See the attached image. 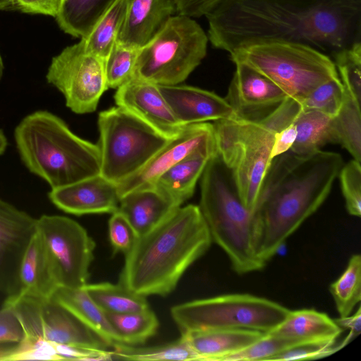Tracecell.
Returning a JSON list of instances; mask_svg holds the SVG:
<instances>
[{
    "label": "cell",
    "instance_id": "obj_1",
    "mask_svg": "<svg viewBox=\"0 0 361 361\" xmlns=\"http://www.w3.org/2000/svg\"><path fill=\"white\" fill-rule=\"evenodd\" d=\"M204 16L211 44L229 54L278 41L307 45L331 58L361 42V0H220Z\"/></svg>",
    "mask_w": 361,
    "mask_h": 361
},
{
    "label": "cell",
    "instance_id": "obj_2",
    "mask_svg": "<svg viewBox=\"0 0 361 361\" xmlns=\"http://www.w3.org/2000/svg\"><path fill=\"white\" fill-rule=\"evenodd\" d=\"M343 166L341 156L290 150L273 159L253 209L255 250L265 264L329 196Z\"/></svg>",
    "mask_w": 361,
    "mask_h": 361
},
{
    "label": "cell",
    "instance_id": "obj_3",
    "mask_svg": "<svg viewBox=\"0 0 361 361\" xmlns=\"http://www.w3.org/2000/svg\"><path fill=\"white\" fill-rule=\"evenodd\" d=\"M212 242L199 206L179 207L138 236L125 255L120 284L145 297L166 296Z\"/></svg>",
    "mask_w": 361,
    "mask_h": 361
},
{
    "label": "cell",
    "instance_id": "obj_4",
    "mask_svg": "<svg viewBox=\"0 0 361 361\" xmlns=\"http://www.w3.org/2000/svg\"><path fill=\"white\" fill-rule=\"evenodd\" d=\"M14 139L24 165L51 189L100 174L98 145L74 134L49 111L39 110L24 117L16 127Z\"/></svg>",
    "mask_w": 361,
    "mask_h": 361
},
{
    "label": "cell",
    "instance_id": "obj_5",
    "mask_svg": "<svg viewBox=\"0 0 361 361\" xmlns=\"http://www.w3.org/2000/svg\"><path fill=\"white\" fill-rule=\"evenodd\" d=\"M296 100L287 97L259 119L233 118L213 124L217 154L227 168L243 204L253 210L271 164L275 134L288 126L300 111Z\"/></svg>",
    "mask_w": 361,
    "mask_h": 361
},
{
    "label": "cell",
    "instance_id": "obj_6",
    "mask_svg": "<svg viewBox=\"0 0 361 361\" xmlns=\"http://www.w3.org/2000/svg\"><path fill=\"white\" fill-rule=\"evenodd\" d=\"M200 178L199 208L212 241L224 251L236 273L261 270L266 264L255 253L253 210L240 200L217 153L209 159Z\"/></svg>",
    "mask_w": 361,
    "mask_h": 361
},
{
    "label": "cell",
    "instance_id": "obj_7",
    "mask_svg": "<svg viewBox=\"0 0 361 361\" xmlns=\"http://www.w3.org/2000/svg\"><path fill=\"white\" fill-rule=\"evenodd\" d=\"M229 54L233 63L249 65L298 102L319 85L338 77L329 56L302 44L259 42Z\"/></svg>",
    "mask_w": 361,
    "mask_h": 361
},
{
    "label": "cell",
    "instance_id": "obj_8",
    "mask_svg": "<svg viewBox=\"0 0 361 361\" xmlns=\"http://www.w3.org/2000/svg\"><path fill=\"white\" fill-rule=\"evenodd\" d=\"M208 40L192 18L173 16L140 48L134 76L159 85H178L201 63L207 54Z\"/></svg>",
    "mask_w": 361,
    "mask_h": 361
},
{
    "label": "cell",
    "instance_id": "obj_9",
    "mask_svg": "<svg viewBox=\"0 0 361 361\" xmlns=\"http://www.w3.org/2000/svg\"><path fill=\"white\" fill-rule=\"evenodd\" d=\"M290 310L250 294H227L173 306L171 317L182 333L210 329H250L269 333Z\"/></svg>",
    "mask_w": 361,
    "mask_h": 361
},
{
    "label": "cell",
    "instance_id": "obj_10",
    "mask_svg": "<svg viewBox=\"0 0 361 361\" xmlns=\"http://www.w3.org/2000/svg\"><path fill=\"white\" fill-rule=\"evenodd\" d=\"M98 127L100 175L116 185L140 171L170 140L117 106L99 113Z\"/></svg>",
    "mask_w": 361,
    "mask_h": 361
},
{
    "label": "cell",
    "instance_id": "obj_11",
    "mask_svg": "<svg viewBox=\"0 0 361 361\" xmlns=\"http://www.w3.org/2000/svg\"><path fill=\"white\" fill-rule=\"evenodd\" d=\"M36 233L59 286L80 288L89 278L95 243L77 221L64 216L42 215Z\"/></svg>",
    "mask_w": 361,
    "mask_h": 361
},
{
    "label": "cell",
    "instance_id": "obj_12",
    "mask_svg": "<svg viewBox=\"0 0 361 361\" xmlns=\"http://www.w3.org/2000/svg\"><path fill=\"white\" fill-rule=\"evenodd\" d=\"M3 305L12 307L19 318L24 331L23 342L41 341L100 350L112 348L106 340L51 298L20 297L6 299Z\"/></svg>",
    "mask_w": 361,
    "mask_h": 361
},
{
    "label": "cell",
    "instance_id": "obj_13",
    "mask_svg": "<svg viewBox=\"0 0 361 361\" xmlns=\"http://www.w3.org/2000/svg\"><path fill=\"white\" fill-rule=\"evenodd\" d=\"M46 78L63 95L67 107L78 114L94 111L108 89L104 60L90 52L83 39L52 59Z\"/></svg>",
    "mask_w": 361,
    "mask_h": 361
},
{
    "label": "cell",
    "instance_id": "obj_14",
    "mask_svg": "<svg viewBox=\"0 0 361 361\" xmlns=\"http://www.w3.org/2000/svg\"><path fill=\"white\" fill-rule=\"evenodd\" d=\"M200 150L216 152L214 126L210 123L186 126L170 139L140 171L117 184L120 198L134 190L154 188L169 169Z\"/></svg>",
    "mask_w": 361,
    "mask_h": 361
},
{
    "label": "cell",
    "instance_id": "obj_15",
    "mask_svg": "<svg viewBox=\"0 0 361 361\" xmlns=\"http://www.w3.org/2000/svg\"><path fill=\"white\" fill-rule=\"evenodd\" d=\"M36 226L37 219L0 199V291L6 298L20 290V264Z\"/></svg>",
    "mask_w": 361,
    "mask_h": 361
},
{
    "label": "cell",
    "instance_id": "obj_16",
    "mask_svg": "<svg viewBox=\"0 0 361 361\" xmlns=\"http://www.w3.org/2000/svg\"><path fill=\"white\" fill-rule=\"evenodd\" d=\"M117 106L130 112L167 139L177 136L185 127L176 119L159 85L134 76L117 88Z\"/></svg>",
    "mask_w": 361,
    "mask_h": 361
},
{
    "label": "cell",
    "instance_id": "obj_17",
    "mask_svg": "<svg viewBox=\"0 0 361 361\" xmlns=\"http://www.w3.org/2000/svg\"><path fill=\"white\" fill-rule=\"evenodd\" d=\"M234 63L235 70L225 99L238 117L262 118L288 97L282 89L255 68L242 62Z\"/></svg>",
    "mask_w": 361,
    "mask_h": 361
},
{
    "label": "cell",
    "instance_id": "obj_18",
    "mask_svg": "<svg viewBox=\"0 0 361 361\" xmlns=\"http://www.w3.org/2000/svg\"><path fill=\"white\" fill-rule=\"evenodd\" d=\"M48 197L59 209L78 216L112 214L120 202L117 185L100 174L53 188Z\"/></svg>",
    "mask_w": 361,
    "mask_h": 361
},
{
    "label": "cell",
    "instance_id": "obj_19",
    "mask_svg": "<svg viewBox=\"0 0 361 361\" xmlns=\"http://www.w3.org/2000/svg\"><path fill=\"white\" fill-rule=\"evenodd\" d=\"M178 121L183 126L237 118L225 98L188 85H159Z\"/></svg>",
    "mask_w": 361,
    "mask_h": 361
},
{
    "label": "cell",
    "instance_id": "obj_20",
    "mask_svg": "<svg viewBox=\"0 0 361 361\" xmlns=\"http://www.w3.org/2000/svg\"><path fill=\"white\" fill-rule=\"evenodd\" d=\"M176 12V0H129L117 41L142 48Z\"/></svg>",
    "mask_w": 361,
    "mask_h": 361
},
{
    "label": "cell",
    "instance_id": "obj_21",
    "mask_svg": "<svg viewBox=\"0 0 361 361\" xmlns=\"http://www.w3.org/2000/svg\"><path fill=\"white\" fill-rule=\"evenodd\" d=\"M179 207L157 189L151 188L121 197L117 211L128 219L138 237L156 227Z\"/></svg>",
    "mask_w": 361,
    "mask_h": 361
},
{
    "label": "cell",
    "instance_id": "obj_22",
    "mask_svg": "<svg viewBox=\"0 0 361 361\" xmlns=\"http://www.w3.org/2000/svg\"><path fill=\"white\" fill-rule=\"evenodd\" d=\"M200 360L222 361L239 352L265 334L250 329H210L182 333Z\"/></svg>",
    "mask_w": 361,
    "mask_h": 361
},
{
    "label": "cell",
    "instance_id": "obj_23",
    "mask_svg": "<svg viewBox=\"0 0 361 361\" xmlns=\"http://www.w3.org/2000/svg\"><path fill=\"white\" fill-rule=\"evenodd\" d=\"M217 152L200 150L185 157L164 172L154 188L181 206L195 190L209 159Z\"/></svg>",
    "mask_w": 361,
    "mask_h": 361
},
{
    "label": "cell",
    "instance_id": "obj_24",
    "mask_svg": "<svg viewBox=\"0 0 361 361\" xmlns=\"http://www.w3.org/2000/svg\"><path fill=\"white\" fill-rule=\"evenodd\" d=\"M343 330L326 314L314 310H290L287 318L269 332L298 343L334 342Z\"/></svg>",
    "mask_w": 361,
    "mask_h": 361
},
{
    "label": "cell",
    "instance_id": "obj_25",
    "mask_svg": "<svg viewBox=\"0 0 361 361\" xmlns=\"http://www.w3.org/2000/svg\"><path fill=\"white\" fill-rule=\"evenodd\" d=\"M19 281L20 290L17 295L6 299L20 297L49 299L59 286L51 274L36 232L23 257Z\"/></svg>",
    "mask_w": 361,
    "mask_h": 361
},
{
    "label": "cell",
    "instance_id": "obj_26",
    "mask_svg": "<svg viewBox=\"0 0 361 361\" xmlns=\"http://www.w3.org/2000/svg\"><path fill=\"white\" fill-rule=\"evenodd\" d=\"M51 298L103 337L112 347L116 343H122L104 312L91 298L84 286L80 288L58 286Z\"/></svg>",
    "mask_w": 361,
    "mask_h": 361
},
{
    "label": "cell",
    "instance_id": "obj_27",
    "mask_svg": "<svg viewBox=\"0 0 361 361\" xmlns=\"http://www.w3.org/2000/svg\"><path fill=\"white\" fill-rule=\"evenodd\" d=\"M116 0H62L56 16L60 28L75 37H86Z\"/></svg>",
    "mask_w": 361,
    "mask_h": 361
},
{
    "label": "cell",
    "instance_id": "obj_28",
    "mask_svg": "<svg viewBox=\"0 0 361 361\" xmlns=\"http://www.w3.org/2000/svg\"><path fill=\"white\" fill-rule=\"evenodd\" d=\"M331 117L317 111H302L293 121L297 135L290 151L306 156L320 150L329 142L334 143Z\"/></svg>",
    "mask_w": 361,
    "mask_h": 361
},
{
    "label": "cell",
    "instance_id": "obj_29",
    "mask_svg": "<svg viewBox=\"0 0 361 361\" xmlns=\"http://www.w3.org/2000/svg\"><path fill=\"white\" fill-rule=\"evenodd\" d=\"M112 350V360L157 361V360H200L183 334L170 343L142 347L124 343H116Z\"/></svg>",
    "mask_w": 361,
    "mask_h": 361
},
{
    "label": "cell",
    "instance_id": "obj_30",
    "mask_svg": "<svg viewBox=\"0 0 361 361\" xmlns=\"http://www.w3.org/2000/svg\"><path fill=\"white\" fill-rule=\"evenodd\" d=\"M129 0H116L83 39L87 49L105 60L116 42L124 21Z\"/></svg>",
    "mask_w": 361,
    "mask_h": 361
},
{
    "label": "cell",
    "instance_id": "obj_31",
    "mask_svg": "<svg viewBox=\"0 0 361 361\" xmlns=\"http://www.w3.org/2000/svg\"><path fill=\"white\" fill-rule=\"evenodd\" d=\"M334 143L345 148L361 161V105L347 92L338 114L331 118Z\"/></svg>",
    "mask_w": 361,
    "mask_h": 361
},
{
    "label": "cell",
    "instance_id": "obj_32",
    "mask_svg": "<svg viewBox=\"0 0 361 361\" xmlns=\"http://www.w3.org/2000/svg\"><path fill=\"white\" fill-rule=\"evenodd\" d=\"M84 288L104 312L121 314L141 311L149 307L146 297L129 290L120 283H87Z\"/></svg>",
    "mask_w": 361,
    "mask_h": 361
},
{
    "label": "cell",
    "instance_id": "obj_33",
    "mask_svg": "<svg viewBox=\"0 0 361 361\" xmlns=\"http://www.w3.org/2000/svg\"><path fill=\"white\" fill-rule=\"evenodd\" d=\"M104 313L124 344L142 345L156 334L159 327L158 319L149 307L127 313Z\"/></svg>",
    "mask_w": 361,
    "mask_h": 361
},
{
    "label": "cell",
    "instance_id": "obj_34",
    "mask_svg": "<svg viewBox=\"0 0 361 361\" xmlns=\"http://www.w3.org/2000/svg\"><path fill=\"white\" fill-rule=\"evenodd\" d=\"M340 317L351 314L361 300V257L355 254L340 277L329 287Z\"/></svg>",
    "mask_w": 361,
    "mask_h": 361
},
{
    "label": "cell",
    "instance_id": "obj_35",
    "mask_svg": "<svg viewBox=\"0 0 361 361\" xmlns=\"http://www.w3.org/2000/svg\"><path fill=\"white\" fill-rule=\"evenodd\" d=\"M345 95L338 76L319 85L298 102L302 111H317L333 118L339 112Z\"/></svg>",
    "mask_w": 361,
    "mask_h": 361
},
{
    "label": "cell",
    "instance_id": "obj_36",
    "mask_svg": "<svg viewBox=\"0 0 361 361\" xmlns=\"http://www.w3.org/2000/svg\"><path fill=\"white\" fill-rule=\"evenodd\" d=\"M140 49L116 41L104 60L108 88L117 89L133 78Z\"/></svg>",
    "mask_w": 361,
    "mask_h": 361
},
{
    "label": "cell",
    "instance_id": "obj_37",
    "mask_svg": "<svg viewBox=\"0 0 361 361\" xmlns=\"http://www.w3.org/2000/svg\"><path fill=\"white\" fill-rule=\"evenodd\" d=\"M331 59L345 90L361 105V42L335 53Z\"/></svg>",
    "mask_w": 361,
    "mask_h": 361
},
{
    "label": "cell",
    "instance_id": "obj_38",
    "mask_svg": "<svg viewBox=\"0 0 361 361\" xmlns=\"http://www.w3.org/2000/svg\"><path fill=\"white\" fill-rule=\"evenodd\" d=\"M300 343L288 338L267 333L255 343L226 356L222 361L269 360L278 353Z\"/></svg>",
    "mask_w": 361,
    "mask_h": 361
},
{
    "label": "cell",
    "instance_id": "obj_39",
    "mask_svg": "<svg viewBox=\"0 0 361 361\" xmlns=\"http://www.w3.org/2000/svg\"><path fill=\"white\" fill-rule=\"evenodd\" d=\"M341 191L348 212L355 216H361V165L353 159L342 166L338 176Z\"/></svg>",
    "mask_w": 361,
    "mask_h": 361
},
{
    "label": "cell",
    "instance_id": "obj_40",
    "mask_svg": "<svg viewBox=\"0 0 361 361\" xmlns=\"http://www.w3.org/2000/svg\"><path fill=\"white\" fill-rule=\"evenodd\" d=\"M109 237L114 252L126 254L134 245L137 235L128 219L118 211L109 221Z\"/></svg>",
    "mask_w": 361,
    "mask_h": 361
},
{
    "label": "cell",
    "instance_id": "obj_41",
    "mask_svg": "<svg viewBox=\"0 0 361 361\" xmlns=\"http://www.w3.org/2000/svg\"><path fill=\"white\" fill-rule=\"evenodd\" d=\"M336 341L303 343L293 345L273 356L269 360H303L322 358L342 348L335 346Z\"/></svg>",
    "mask_w": 361,
    "mask_h": 361
},
{
    "label": "cell",
    "instance_id": "obj_42",
    "mask_svg": "<svg viewBox=\"0 0 361 361\" xmlns=\"http://www.w3.org/2000/svg\"><path fill=\"white\" fill-rule=\"evenodd\" d=\"M23 336V326L13 308L2 305L0 310V343H18Z\"/></svg>",
    "mask_w": 361,
    "mask_h": 361
},
{
    "label": "cell",
    "instance_id": "obj_43",
    "mask_svg": "<svg viewBox=\"0 0 361 361\" xmlns=\"http://www.w3.org/2000/svg\"><path fill=\"white\" fill-rule=\"evenodd\" d=\"M15 9L23 12L39 13L55 17L62 0H12Z\"/></svg>",
    "mask_w": 361,
    "mask_h": 361
},
{
    "label": "cell",
    "instance_id": "obj_44",
    "mask_svg": "<svg viewBox=\"0 0 361 361\" xmlns=\"http://www.w3.org/2000/svg\"><path fill=\"white\" fill-rule=\"evenodd\" d=\"M220 0H176L178 14L190 18L204 16Z\"/></svg>",
    "mask_w": 361,
    "mask_h": 361
},
{
    "label": "cell",
    "instance_id": "obj_45",
    "mask_svg": "<svg viewBox=\"0 0 361 361\" xmlns=\"http://www.w3.org/2000/svg\"><path fill=\"white\" fill-rule=\"evenodd\" d=\"M297 135L295 124L291 123L274 135V143L271 150V158H274L289 151Z\"/></svg>",
    "mask_w": 361,
    "mask_h": 361
},
{
    "label": "cell",
    "instance_id": "obj_46",
    "mask_svg": "<svg viewBox=\"0 0 361 361\" xmlns=\"http://www.w3.org/2000/svg\"><path fill=\"white\" fill-rule=\"evenodd\" d=\"M336 323L343 329L350 330L349 334L343 341L345 345L348 344L353 338L357 336L361 331V309L358 307L357 311L353 315L339 317L334 319Z\"/></svg>",
    "mask_w": 361,
    "mask_h": 361
},
{
    "label": "cell",
    "instance_id": "obj_47",
    "mask_svg": "<svg viewBox=\"0 0 361 361\" xmlns=\"http://www.w3.org/2000/svg\"><path fill=\"white\" fill-rule=\"evenodd\" d=\"M7 139L2 130L0 129V155L3 154L7 147Z\"/></svg>",
    "mask_w": 361,
    "mask_h": 361
},
{
    "label": "cell",
    "instance_id": "obj_48",
    "mask_svg": "<svg viewBox=\"0 0 361 361\" xmlns=\"http://www.w3.org/2000/svg\"><path fill=\"white\" fill-rule=\"evenodd\" d=\"M15 9L12 0H0V10Z\"/></svg>",
    "mask_w": 361,
    "mask_h": 361
},
{
    "label": "cell",
    "instance_id": "obj_49",
    "mask_svg": "<svg viewBox=\"0 0 361 361\" xmlns=\"http://www.w3.org/2000/svg\"><path fill=\"white\" fill-rule=\"evenodd\" d=\"M3 71H4V63H3V61H2V59H1V56L0 54V80H1L2 75H3Z\"/></svg>",
    "mask_w": 361,
    "mask_h": 361
}]
</instances>
